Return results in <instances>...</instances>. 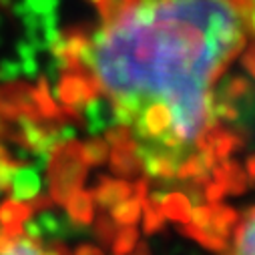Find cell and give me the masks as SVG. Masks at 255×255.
Returning <instances> with one entry per match:
<instances>
[{"mask_svg":"<svg viewBox=\"0 0 255 255\" xmlns=\"http://www.w3.org/2000/svg\"><path fill=\"white\" fill-rule=\"evenodd\" d=\"M99 20L62 44L67 105L101 99L153 175L183 171L215 119V83L243 50L245 0H97Z\"/></svg>","mask_w":255,"mask_h":255,"instance_id":"6da1fadb","label":"cell"},{"mask_svg":"<svg viewBox=\"0 0 255 255\" xmlns=\"http://www.w3.org/2000/svg\"><path fill=\"white\" fill-rule=\"evenodd\" d=\"M81 151L77 145H62L56 149L50 165V185L56 201H65L83 177Z\"/></svg>","mask_w":255,"mask_h":255,"instance_id":"7a4b0ae2","label":"cell"},{"mask_svg":"<svg viewBox=\"0 0 255 255\" xmlns=\"http://www.w3.org/2000/svg\"><path fill=\"white\" fill-rule=\"evenodd\" d=\"M32 215V203L30 201H20V199H10L0 205V231L4 235L16 237L22 235V225L30 219Z\"/></svg>","mask_w":255,"mask_h":255,"instance_id":"3957f363","label":"cell"},{"mask_svg":"<svg viewBox=\"0 0 255 255\" xmlns=\"http://www.w3.org/2000/svg\"><path fill=\"white\" fill-rule=\"evenodd\" d=\"M10 193L14 199H20V201H32L38 191H40V179H38V173L34 169H28V167H22L18 165L14 175H12V181H10Z\"/></svg>","mask_w":255,"mask_h":255,"instance_id":"277c9868","label":"cell"},{"mask_svg":"<svg viewBox=\"0 0 255 255\" xmlns=\"http://www.w3.org/2000/svg\"><path fill=\"white\" fill-rule=\"evenodd\" d=\"M0 255H65L58 251H42L38 245L30 239H24L22 235L10 237L0 231Z\"/></svg>","mask_w":255,"mask_h":255,"instance_id":"5b68a950","label":"cell"},{"mask_svg":"<svg viewBox=\"0 0 255 255\" xmlns=\"http://www.w3.org/2000/svg\"><path fill=\"white\" fill-rule=\"evenodd\" d=\"M235 255H255V211L245 221L239 239H237V253Z\"/></svg>","mask_w":255,"mask_h":255,"instance_id":"8992f818","label":"cell"},{"mask_svg":"<svg viewBox=\"0 0 255 255\" xmlns=\"http://www.w3.org/2000/svg\"><path fill=\"white\" fill-rule=\"evenodd\" d=\"M71 217L75 221H81V223H89L91 219V213H93V205H91V199L87 193H77L73 199H71Z\"/></svg>","mask_w":255,"mask_h":255,"instance_id":"52a82bcc","label":"cell"},{"mask_svg":"<svg viewBox=\"0 0 255 255\" xmlns=\"http://www.w3.org/2000/svg\"><path fill=\"white\" fill-rule=\"evenodd\" d=\"M247 4V32L255 42V0H245Z\"/></svg>","mask_w":255,"mask_h":255,"instance_id":"ba28073f","label":"cell"}]
</instances>
